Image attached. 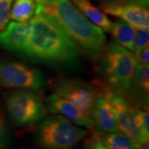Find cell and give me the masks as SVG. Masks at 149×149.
<instances>
[{
  "label": "cell",
  "mask_w": 149,
  "mask_h": 149,
  "mask_svg": "<svg viewBox=\"0 0 149 149\" xmlns=\"http://www.w3.org/2000/svg\"><path fill=\"white\" fill-rule=\"evenodd\" d=\"M35 13L27 23L25 57L58 67L77 64L80 52L68 35L47 13L41 11Z\"/></svg>",
  "instance_id": "obj_1"
},
{
  "label": "cell",
  "mask_w": 149,
  "mask_h": 149,
  "mask_svg": "<svg viewBox=\"0 0 149 149\" xmlns=\"http://www.w3.org/2000/svg\"><path fill=\"white\" fill-rule=\"evenodd\" d=\"M37 10L52 17L79 49L96 61L106 47L104 32L89 21L71 0H36Z\"/></svg>",
  "instance_id": "obj_2"
},
{
  "label": "cell",
  "mask_w": 149,
  "mask_h": 149,
  "mask_svg": "<svg viewBox=\"0 0 149 149\" xmlns=\"http://www.w3.org/2000/svg\"><path fill=\"white\" fill-rule=\"evenodd\" d=\"M96 61L98 82L109 91L125 95L138 65L136 55L116 43H110Z\"/></svg>",
  "instance_id": "obj_3"
},
{
  "label": "cell",
  "mask_w": 149,
  "mask_h": 149,
  "mask_svg": "<svg viewBox=\"0 0 149 149\" xmlns=\"http://www.w3.org/2000/svg\"><path fill=\"white\" fill-rule=\"evenodd\" d=\"M87 134L85 129L69 119L55 115L45 118L38 125L36 140L41 149H73Z\"/></svg>",
  "instance_id": "obj_4"
},
{
  "label": "cell",
  "mask_w": 149,
  "mask_h": 149,
  "mask_svg": "<svg viewBox=\"0 0 149 149\" xmlns=\"http://www.w3.org/2000/svg\"><path fill=\"white\" fill-rule=\"evenodd\" d=\"M11 119L19 127H27L42 120L47 114V107L38 95L28 90L13 91L4 100Z\"/></svg>",
  "instance_id": "obj_5"
},
{
  "label": "cell",
  "mask_w": 149,
  "mask_h": 149,
  "mask_svg": "<svg viewBox=\"0 0 149 149\" xmlns=\"http://www.w3.org/2000/svg\"><path fill=\"white\" fill-rule=\"evenodd\" d=\"M52 88L55 95L71 103L90 118L97 97L104 89L98 81L91 83L74 78H60Z\"/></svg>",
  "instance_id": "obj_6"
},
{
  "label": "cell",
  "mask_w": 149,
  "mask_h": 149,
  "mask_svg": "<svg viewBox=\"0 0 149 149\" xmlns=\"http://www.w3.org/2000/svg\"><path fill=\"white\" fill-rule=\"evenodd\" d=\"M46 80L42 72L15 61H0V88L40 91Z\"/></svg>",
  "instance_id": "obj_7"
},
{
  "label": "cell",
  "mask_w": 149,
  "mask_h": 149,
  "mask_svg": "<svg viewBox=\"0 0 149 149\" xmlns=\"http://www.w3.org/2000/svg\"><path fill=\"white\" fill-rule=\"evenodd\" d=\"M109 95L115 110L118 129L139 144L148 142L140 128L139 115L140 109L133 107L124 94L109 91Z\"/></svg>",
  "instance_id": "obj_8"
},
{
  "label": "cell",
  "mask_w": 149,
  "mask_h": 149,
  "mask_svg": "<svg viewBox=\"0 0 149 149\" xmlns=\"http://www.w3.org/2000/svg\"><path fill=\"white\" fill-rule=\"evenodd\" d=\"M105 14L117 17L135 28L149 27V11L147 7L132 2H104L101 5Z\"/></svg>",
  "instance_id": "obj_9"
},
{
  "label": "cell",
  "mask_w": 149,
  "mask_h": 149,
  "mask_svg": "<svg viewBox=\"0 0 149 149\" xmlns=\"http://www.w3.org/2000/svg\"><path fill=\"white\" fill-rule=\"evenodd\" d=\"M91 118L98 132L113 133L118 131L115 110L109 95V90L105 88L96 99Z\"/></svg>",
  "instance_id": "obj_10"
},
{
  "label": "cell",
  "mask_w": 149,
  "mask_h": 149,
  "mask_svg": "<svg viewBox=\"0 0 149 149\" xmlns=\"http://www.w3.org/2000/svg\"><path fill=\"white\" fill-rule=\"evenodd\" d=\"M125 96L133 107L143 110H148V65H137L131 85L125 94Z\"/></svg>",
  "instance_id": "obj_11"
},
{
  "label": "cell",
  "mask_w": 149,
  "mask_h": 149,
  "mask_svg": "<svg viewBox=\"0 0 149 149\" xmlns=\"http://www.w3.org/2000/svg\"><path fill=\"white\" fill-rule=\"evenodd\" d=\"M47 107L51 113L61 115L78 126L88 128L94 127V123L91 118L86 116L71 103L55 94L47 98Z\"/></svg>",
  "instance_id": "obj_12"
},
{
  "label": "cell",
  "mask_w": 149,
  "mask_h": 149,
  "mask_svg": "<svg viewBox=\"0 0 149 149\" xmlns=\"http://www.w3.org/2000/svg\"><path fill=\"white\" fill-rule=\"evenodd\" d=\"M27 35V22H12L0 32V45L11 52L25 57Z\"/></svg>",
  "instance_id": "obj_13"
},
{
  "label": "cell",
  "mask_w": 149,
  "mask_h": 149,
  "mask_svg": "<svg viewBox=\"0 0 149 149\" xmlns=\"http://www.w3.org/2000/svg\"><path fill=\"white\" fill-rule=\"evenodd\" d=\"M92 135L110 149H137L140 144L122 132L104 133L95 131Z\"/></svg>",
  "instance_id": "obj_14"
},
{
  "label": "cell",
  "mask_w": 149,
  "mask_h": 149,
  "mask_svg": "<svg viewBox=\"0 0 149 149\" xmlns=\"http://www.w3.org/2000/svg\"><path fill=\"white\" fill-rule=\"evenodd\" d=\"M73 3L89 21L104 32H110L111 20L103 11L93 5L89 0H73Z\"/></svg>",
  "instance_id": "obj_15"
},
{
  "label": "cell",
  "mask_w": 149,
  "mask_h": 149,
  "mask_svg": "<svg viewBox=\"0 0 149 149\" xmlns=\"http://www.w3.org/2000/svg\"><path fill=\"white\" fill-rule=\"evenodd\" d=\"M136 28L128 22L118 20L112 23L110 33L116 44L128 50L133 51V44Z\"/></svg>",
  "instance_id": "obj_16"
},
{
  "label": "cell",
  "mask_w": 149,
  "mask_h": 149,
  "mask_svg": "<svg viewBox=\"0 0 149 149\" xmlns=\"http://www.w3.org/2000/svg\"><path fill=\"white\" fill-rule=\"evenodd\" d=\"M10 11V19L17 22H28L37 10L36 0H14Z\"/></svg>",
  "instance_id": "obj_17"
},
{
  "label": "cell",
  "mask_w": 149,
  "mask_h": 149,
  "mask_svg": "<svg viewBox=\"0 0 149 149\" xmlns=\"http://www.w3.org/2000/svg\"><path fill=\"white\" fill-rule=\"evenodd\" d=\"M149 43V28H136L133 39V51L134 54L138 53L148 47Z\"/></svg>",
  "instance_id": "obj_18"
},
{
  "label": "cell",
  "mask_w": 149,
  "mask_h": 149,
  "mask_svg": "<svg viewBox=\"0 0 149 149\" xmlns=\"http://www.w3.org/2000/svg\"><path fill=\"white\" fill-rule=\"evenodd\" d=\"M10 144V133L3 113L0 110V149H8Z\"/></svg>",
  "instance_id": "obj_19"
},
{
  "label": "cell",
  "mask_w": 149,
  "mask_h": 149,
  "mask_svg": "<svg viewBox=\"0 0 149 149\" xmlns=\"http://www.w3.org/2000/svg\"><path fill=\"white\" fill-rule=\"evenodd\" d=\"M13 0H0V32L3 31L10 20V11Z\"/></svg>",
  "instance_id": "obj_20"
},
{
  "label": "cell",
  "mask_w": 149,
  "mask_h": 149,
  "mask_svg": "<svg viewBox=\"0 0 149 149\" xmlns=\"http://www.w3.org/2000/svg\"><path fill=\"white\" fill-rule=\"evenodd\" d=\"M83 149H110V148H109L105 147L104 145H103V144H102L100 141H98V140H97V139H96L93 135H91V138L85 142Z\"/></svg>",
  "instance_id": "obj_21"
},
{
  "label": "cell",
  "mask_w": 149,
  "mask_h": 149,
  "mask_svg": "<svg viewBox=\"0 0 149 149\" xmlns=\"http://www.w3.org/2000/svg\"><path fill=\"white\" fill-rule=\"evenodd\" d=\"M136 57L138 60V64L145 65H148V55H149V48L148 47L144 48L143 50H142L141 52H139L138 53L135 54Z\"/></svg>",
  "instance_id": "obj_22"
},
{
  "label": "cell",
  "mask_w": 149,
  "mask_h": 149,
  "mask_svg": "<svg viewBox=\"0 0 149 149\" xmlns=\"http://www.w3.org/2000/svg\"><path fill=\"white\" fill-rule=\"evenodd\" d=\"M118 1H128V2H132V3L140 4V5L145 6V7H148V0H118Z\"/></svg>",
  "instance_id": "obj_23"
},
{
  "label": "cell",
  "mask_w": 149,
  "mask_h": 149,
  "mask_svg": "<svg viewBox=\"0 0 149 149\" xmlns=\"http://www.w3.org/2000/svg\"><path fill=\"white\" fill-rule=\"evenodd\" d=\"M137 149H149V145H148V142L147 143H144L143 144H140L139 146V148Z\"/></svg>",
  "instance_id": "obj_24"
},
{
  "label": "cell",
  "mask_w": 149,
  "mask_h": 149,
  "mask_svg": "<svg viewBox=\"0 0 149 149\" xmlns=\"http://www.w3.org/2000/svg\"><path fill=\"white\" fill-rule=\"evenodd\" d=\"M116 1H118V0H116Z\"/></svg>",
  "instance_id": "obj_25"
}]
</instances>
